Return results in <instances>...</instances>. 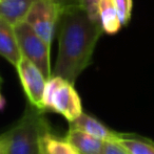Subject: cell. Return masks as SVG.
<instances>
[{"mask_svg": "<svg viewBox=\"0 0 154 154\" xmlns=\"http://www.w3.org/2000/svg\"><path fill=\"white\" fill-rule=\"evenodd\" d=\"M42 107L44 112L60 114L69 123L75 121L84 112L81 99L74 84L58 75H52L45 82Z\"/></svg>", "mask_w": 154, "mask_h": 154, "instance_id": "obj_3", "label": "cell"}, {"mask_svg": "<svg viewBox=\"0 0 154 154\" xmlns=\"http://www.w3.org/2000/svg\"><path fill=\"white\" fill-rule=\"evenodd\" d=\"M40 147L45 154H80L76 147L66 136L53 133L49 125L41 133Z\"/></svg>", "mask_w": 154, "mask_h": 154, "instance_id": "obj_9", "label": "cell"}, {"mask_svg": "<svg viewBox=\"0 0 154 154\" xmlns=\"http://www.w3.org/2000/svg\"><path fill=\"white\" fill-rule=\"evenodd\" d=\"M14 27L21 55L33 62L45 79H50L52 77L51 45L47 44L25 21L17 23Z\"/></svg>", "mask_w": 154, "mask_h": 154, "instance_id": "obj_4", "label": "cell"}, {"mask_svg": "<svg viewBox=\"0 0 154 154\" xmlns=\"http://www.w3.org/2000/svg\"><path fill=\"white\" fill-rule=\"evenodd\" d=\"M5 106H6V101H5V99H4L3 95H2V93L0 92V112L5 108Z\"/></svg>", "mask_w": 154, "mask_h": 154, "instance_id": "obj_18", "label": "cell"}, {"mask_svg": "<svg viewBox=\"0 0 154 154\" xmlns=\"http://www.w3.org/2000/svg\"><path fill=\"white\" fill-rule=\"evenodd\" d=\"M64 136L76 147L80 154H101L105 142L99 138L70 127Z\"/></svg>", "mask_w": 154, "mask_h": 154, "instance_id": "obj_12", "label": "cell"}, {"mask_svg": "<svg viewBox=\"0 0 154 154\" xmlns=\"http://www.w3.org/2000/svg\"><path fill=\"white\" fill-rule=\"evenodd\" d=\"M121 25H127L131 19L133 0H113Z\"/></svg>", "mask_w": 154, "mask_h": 154, "instance_id": "obj_14", "label": "cell"}, {"mask_svg": "<svg viewBox=\"0 0 154 154\" xmlns=\"http://www.w3.org/2000/svg\"><path fill=\"white\" fill-rule=\"evenodd\" d=\"M48 125L43 112L28 104L18 122L1 134L4 154H39L40 136Z\"/></svg>", "mask_w": 154, "mask_h": 154, "instance_id": "obj_2", "label": "cell"}, {"mask_svg": "<svg viewBox=\"0 0 154 154\" xmlns=\"http://www.w3.org/2000/svg\"><path fill=\"white\" fill-rule=\"evenodd\" d=\"M0 154H4V148H3V149H2V152H1V153H0Z\"/></svg>", "mask_w": 154, "mask_h": 154, "instance_id": "obj_22", "label": "cell"}, {"mask_svg": "<svg viewBox=\"0 0 154 154\" xmlns=\"http://www.w3.org/2000/svg\"><path fill=\"white\" fill-rule=\"evenodd\" d=\"M15 68L28 100V104L44 113L42 107V95L47 82L44 75L33 62L23 56Z\"/></svg>", "mask_w": 154, "mask_h": 154, "instance_id": "obj_6", "label": "cell"}, {"mask_svg": "<svg viewBox=\"0 0 154 154\" xmlns=\"http://www.w3.org/2000/svg\"><path fill=\"white\" fill-rule=\"evenodd\" d=\"M0 56L14 67L22 57L14 25L3 18H0Z\"/></svg>", "mask_w": 154, "mask_h": 154, "instance_id": "obj_8", "label": "cell"}, {"mask_svg": "<svg viewBox=\"0 0 154 154\" xmlns=\"http://www.w3.org/2000/svg\"><path fill=\"white\" fill-rule=\"evenodd\" d=\"M59 14L60 8L51 0H35L25 21L47 44L52 46Z\"/></svg>", "mask_w": 154, "mask_h": 154, "instance_id": "obj_5", "label": "cell"}, {"mask_svg": "<svg viewBox=\"0 0 154 154\" xmlns=\"http://www.w3.org/2000/svg\"><path fill=\"white\" fill-rule=\"evenodd\" d=\"M51 1L54 2V3L60 8V11L64 8H68V6H70V5H73V4H77L76 0H51Z\"/></svg>", "mask_w": 154, "mask_h": 154, "instance_id": "obj_17", "label": "cell"}, {"mask_svg": "<svg viewBox=\"0 0 154 154\" xmlns=\"http://www.w3.org/2000/svg\"><path fill=\"white\" fill-rule=\"evenodd\" d=\"M34 1L35 0H0V18L16 25L25 21Z\"/></svg>", "mask_w": 154, "mask_h": 154, "instance_id": "obj_11", "label": "cell"}, {"mask_svg": "<svg viewBox=\"0 0 154 154\" xmlns=\"http://www.w3.org/2000/svg\"><path fill=\"white\" fill-rule=\"evenodd\" d=\"M69 127L73 129L79 130L84 133L94 136L96 138L103 140V142H117L120 136V132L114 131L106 126L101 121L90 116L88 113L82 112L79 116L72 123H69Z\"/></svg>", "mask_w": 154, "mask_h": 154, "instance_id": "obj_7", "label": "cell"}, {"mask_svg": "<svg viewBox=\"0 0 154 154\" xmlns=\"http://www.w3.org/2000/svg\"><path fill=\"white\" fill-rule=\"evenodd\" d=\"M1 84H2V79H1V77H0V86H1Z\"/></svg>", "mask_w": 154, "mask_h": 154, "instance_id": "obj_21", "label": "cell"}, {"mask_svg": "<svg viewBox=\"0 0 154 154\" xmlns=\"http://www.w3.org/2000/svg\"><path fill=\"white\" fill-rule=\"evenodd\" d=\"M76 1L77 4L84 8L92 18L98 19V16H97V1L98 0H76Z\"/></svg>", "mask_w": 154, "mask_h": 154, "instance_id": "obj_16", "label": "cell"}, {"mask_svg": "<svg viewBox=\"0 0 154 154\" xmlns=\"http://www.w3.org/2000/svg\"><path fill=\"white\" fill-rule=\"evenodd\" d=\"M2 149H3V140H2V135H0V153L2 152Z\"/></svg>", "mask_w": 154, "mask_h": 154, "instance_id": "obj_19", "label": "cell"}, {"mask_svg": "<svg viewBox=\"0 0 154 154\" xmlns=\"http://www.w3.org/2000/svg\"><path fill=\"white\" fill-rule=\"evenodd\" d=\"M129 154H154V140L133 133H120L117 140Z\"/></svg>", "mask_w": 154, "mask_h": 154, "instance_id": "obj_13", "label": "cell"}, {"mask_svg": "<svg viewBox=\"0 0 154 154\" xmlns=\"http://www.w3.org/2000/svg\"><path fill=\"white\" fill-rule=\"evenodd\" d=\"M57 25L58 55L52 75L75 84L82 71L92 63V57L103 35L100 22L79 4L60 11Z\"/></svg>", "mask_w": 154, "mask_h": 154, "instance_id": "obj_1", "label": "cell"}, {"mask_svg": "<svg viewBox=\"0 0 154 154\" xmlns=\"http://www.w3.org/2000/svg\"><path fill=\"white\" fill-rule=\"evenodd\" d=\"M97 16L103 32L108 35H115L121 29V23L113 0L97 1Z\"/></svg>", "mask_w": 154, "mask_h": 154, "instance_id": "obj_10", "label": "cell"}, {"mask_svg": "<svg viewBox=\"0 0 154 154\" xmlns=\"http://www.w3.org/2000/svg\"><path fill=\"white\" fill-rule=\"evenodd\" d=\"M39 154H45L44 153V151L41 149V147H40V145H39Z\"/></svg>", "mask_w": 154, "mask_h": 154, "instance_id": "obj_20", "label": "cell"}, {"mask_svg": "<svg viewBox=\"0 0 154 154\" xmlns=\"http://www.w3.org/2000/svg\"><path fill=\"white\" fill-rule=\"evenodd\" d=\"M101 154H129L123 146L117 142H105L103 143Z\"/></svg>", "mask_w": 154, "mask_h": 154, "instance_id": "obj_15", "label": "cell"}]
</instances>
